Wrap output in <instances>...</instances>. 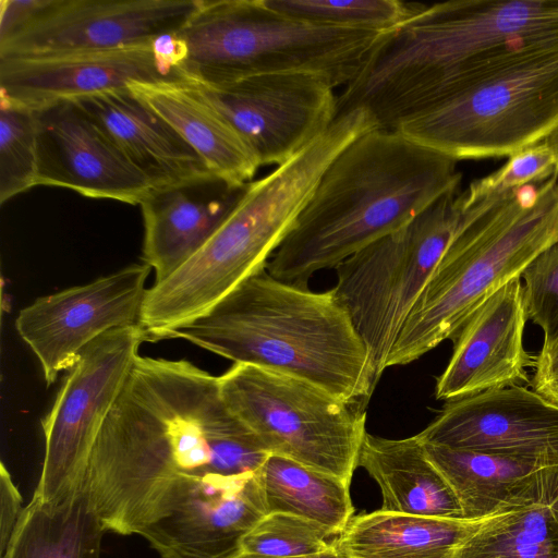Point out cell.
<instances>
[{"label": "cell", "mask_w": 558, "mask_h": 558, "mask_svg": "<svg viewBox=\"0 0 558 558\" xmlns=\"http://www.w3.org/2000/svg\"><path fill=\"white\" fill-rule=\"evenodd\" d=\"M558 54V0H450L416 10L383 33L338 96V114L365 109L380 130L446 96L499 57Z\"/></svg>", "instance_id": "obj_1"}, {"label": "cell", "mask_w": 558, "mask_h": 558, "mask_svg": "<svg viewBox=\"0 0 558 558\" xmlns=\"http://www.w3.org/2000/svg\"><path fill=\"white\" fill-rule=\"evenodd\" d=\"M457 163L396 130L362 134L325 170L267 271L307 287L316 271L336 268L456 193L462 180Z\"/></svg>", "instance_id": "obj_2"}, {"label": "cell", "mask_w": 558, "mask_h": 558, "mask_svg": "<svg viewBox=\"0 0 558 558\" xmlns=\"http://www.w3.org/2000/svg\"><path fill=\"white\" fill-rule=\"evenodd\" d=\"M233 364L305 379L367 404L378 383L366 347L332 290L315 292L253 274L210 311L172 331Z\"/></svg>", "instance_id": "obj_3"}, {"label": "cell", "mask_w": 558, "mask_h": 558, "mask_svg": "<svg viewBox=\"0 0 558 558\" xmlns=\"http://www.w3.org/2000/svg\"><path fill=\"white\" fill-rule=\"evenodd\" d=\"M372 129L373 122L362 109L340 114L311 145L248 183L204 245L169 277L147 289L140 326L148 340L167 339L266 268L331 161Z\"/></svg>", "instance_id": "obj_4"}, {"label": "cell", "mask_w": 558, "mask_h": 558, "mask_svg": "<svg viewBox=\"0 0 558 558\" xmlns=\"http://www.w3.org/2000/svg\"><path fill=\"white\" fill-rule=\"evenodd\" d=\"M459 226L413 305L386 367L453 340L471 315L558 241V172L504 196L462 205Z\"/></svg>", "instance_id": "obj_5"}, {"label": "cell", "mask_w": 558, "mask_h": 558, "mask_svg": "<svg viewBox=\"0 0 558 558\" xmlns=\"http://www.w3.org/2000/svg\"><path fill=\"white\" fill-rule=\"evenodd\" d=\"M383 33L300 22L264 0H199L175 33L185 82L219 85L282 72H305L333 88L349 84Z\"/></svg>", "instance_id": "obj_6"}, {"label": "cell", "mask_w": 558, "mask_h": 558, "mask_svg": "<svg viewBox=\"0 0 558 558\" xmlns=\"http://www.w3.org/2000/svg\"><path fill=\"white\" fill-rule=\"evenodd\" d=\"M558 128V54L498 58L396 131L456 160L509 157Z\"/></svg>", "instance_id": "obj_7"}, {"label": "cell", "mask_w": 558, "mask_h": 558, "mask_svg": "<svg viewBox=\"0 0 558 558\" xmlns=\"http://www.w3.org/2000/svg\"><path fill=\"white\" fill-rule=\"evenodd\" d=\"M222 400L269 454L350 485L366 435V405L295 376L233 364L218 376Z\"/></svg>", "instance_id": "obj_8"}, {"label": "cell", "mask_w": 558, "mask_h": 558, "mask_svg": "<svg viewBox=\"0 0 558 558\" xmlns=\"http://www.w3.org/2000/svg\"><path fill=\"white\" fill-rule=\"evenodd\" d=\"M460 216L457 192L445 195L335 268L337 283L331 290L363 340L377 380Z\"/></svg>", "instance_id": "obj_9"}, {"label": "cell", "mask_w": 558, "mask_h": 558, "mask_svg": "<svg viewBox=\"0 0 558 558\" xmlns=\"http://www.w3.org/2000/svg\"><path fill=\"white\" fill-rule=\"evenodd\" d=\"M184 475L177 468L163 427L114 402L92 449L83 482L106 532L141 535L169 514Z\"/></svg>", "instance_id": "obj_10"}, {"label": "cell", "mask_w": 558, "mask_h": 558, "mask_svg": "<svg viewBox=\"0 0 558 558\" xmlns=\"http://www.w3.org/2000/svg\"><path fill=\"white\" fill-rule=\"evenodd\" d=\"M145 341L148 337L140 325L108 331L68 371L41 422L45 458L33 497L53 499L83 480L104 421Z\"/></svg>", "instance_id": "obj_11"}, {"label": "cell", "mask_w": 558, "mask_h": 558, "mask_svg": "<svg viewBox=\"0 0 558 558\" xmlns=\"http://www.w3.org/2000/svg\"><path fill=\"white\" fill-rule=\"evenodd\" d=\"M190 84L229 121L260 166L287 162L320 137L338 116L333 87L311 73Z\"/></svg>", "instance_id": "obj_12"}, {"label": "cell", "mask_w": 558, "mask_h": 558, "mask_svg": "<svg viewBox=\"0 0 558 558\" xmlns=\"http://www.w3.org/2000/svg\"><path fill=\"white\" fill-rule=\"evenodd\" d=\"M150 271L144 263L132 264L38 298L19 312L16 331L37 357L48 386L100 336L140 325Z\"/></svg>", "instance_id": "obj_13"}, {"label": "cell", "mask_w": 558, "mask_h": 558, "mask_svg": "<svg viewBox=\"0 0 558 558\" xmlns=\"http://www.w3.org/2000/svg\"><path fill=\"white\" fill-rule=\"evenodd\" d=\"M199 0H45L0 59L124 48L178 32Z\"/></svg>", "instance_id": "obj_14"}, {"label": "cell", "mask_w": 558, "mask_h": 558, "mask_svg": "<svg viewBox=\"0 0 558 558\" xmlns=\"http://www.w3.org/2000/svg\"><path fill=\"white\" fill-rule=\"evenodd\" d=\"M423 444L558 465V405L514 386L447 401L416 434Z\"/></svg>", "instance_id": "obj_15"}, {"label": "cell", "mask_w": 558, "mask_h": 558, "mask_svg": "<svg viewBox=\"0 0 558 558\" xmlns=\"http://www.w3.org/2000/svg\"><path fill=\"white\" fill-rule=\"evenodd\" d=\"M266 514L255 472L184 475L169 514L141 535L161 558H234Z\"/></svg>", "instance_id": "obj_16"}, {"label": "cell", "mask_w": 558, "mask_h": 558, "mask_svg": "<svg viewBox=\"0 0 558 558\" xmlns=\"http://www.w3.org/2000/svg\"><path fill=\"white\" fill-rule=\"evenodd\" d=\"M184 82L154 41L118 49L0 59V97L33 110L128 87L132 82Z\"/></svg>", "instance_id": "obj_17"}, {"label": "cell", "mask_w": 558, "mask_h": 558, "mask_svg": "<svg viewBox=\"0 0 558 558\" xmlns=\"http://www.w3.org/2000/svg\"><path fill=\"white\" fill-rule=\"evenodd\" d=\"M36 113L37 185L132 205H140L150 193L147 180L73 101H60Z\"/></svg>", "instance_id": "obj_18"}, {"label": "cell", "mask_w": 558, "mask_h": 558, "mask_svg": "<svg viewBox=\"0 0 558 558\" xmlns=\"http://www.w3.org/2000/svg\"><path fill=\"white\" fill-rule=\"evenodd\" d=\"M520 278L490 295L465 322L437 378V400L452 401L500 388L531 385L535 356L523 345L526 323Z\"/></svg>", "instance_id": "obj_19"}, {"label": "cell", "mask_w": 558, "mask_h": 558, "mask_svg": "<svg viewBox=\"0 0 558 558\" xmlns=\"http://www.w3.org/2000/svg\"><path fill=\"white\" fill-rule=\"evenodd\" d=\"M246 186L209 175L150 191L140 204L144 222L142 259L154 270L155 282L169 277L204 245Z\"/></svg>", "instance_id": "obj_20"}, {"label": "cell", "mask_w": 558, "mask_h": 558, "mask_svg": "<svg viewBox=\"0 0 558 558\" xmlns=\"http://www.w3.org/2000/svg\"><path fill=\"white\" fill-rule=\"evenodd\" d=\"M70 101L102 130L151 190L215 175L178 132L129 87Z\"/></svg>", "instance_id": "obj_21"}, {"label": "cell", "mask_w": 558, "mask_h": 558, "mask_svg": "<svg viewBox=\"0 0 558 558\" xmlns=\"http://www.w3.org/2000/svg\"><path fill=\"white\" fill-rule=\"evenodd\" d=\"M129 89L169 123L210 171L245 186L260 167L229 121L187 82H132Z\"/></svg>", "instance_id": "obj_22"}, {"label": "cell", "mask_w": 558, "mask_h": 558, "mask_svg": "<svg viewBox=\"0 0 558 558\" xmlns=\"http://www.w3.org/2000/svg\"><path fill=\"white\" fill-rule=\"evenodd\" d=\"M453 558H558V465L532 472Z\"/></svg>", "instance_id": "obj_23"}, {"label": "cell", "mask_w": 558, "mask_h": 558, "mask_svg": "<svg viewBox=\"0 0 558 558\" xmlns=\"http://www.w3.org/2000/svg\"><path fill=\"white\" fill-rule=\"evenodd\" d=\"M377 483L383 511L463 519L461 507L416 435L388 439L366 433L359 457Z\"/></svg>", "instance_id": "obj_24"}, {"label": "cell", "mask_w": 558, "mask_h": 558, "mask_svg": "<svg viewBox=\"0 0 558 558\" xmlns=\"http://www.w3.org/2000/svg\"><path fill=\"white\" fill-rule=\"evenodd\" d=\"M481 522L377 510L352 517L333 547L341 558H453Z\"/></svg>", "instance_id": "obj_25"}, {"label": "cell", "mask_w": 558, "mask_h": 558, "mask_svg": "<svg viewBox=\"0 0 558 558\" xmlns=\"http://www.w3.org/2000/svg\"><path fill=\"white\" fill-rule=\"evenodd\" d=\"M105 532L82 480L53 499L33 497L1 558H100Z\"/></svg>", "instance_id": "obj_26"}, {"label": "cell", "mask_w": 558, "mask_h": 558, "mask_svg": "<svg viewBox=\"0 0 558 558\" xmlns=\"http://www.w3.org/2000/svg\"><path fill=\"white\" fill-rule=\"evenodd\" d=\"M267 513L317 522L339 535L353 517L350 485L333 475L269 454L255 471Z\"/></svg>", "instance_id": "obj_27"}, {"label": "cell", "mask_w": 558, "mask_h": 558, "mask_svg": "<svg viewBox=\"0 0 558 558\" xmlns=\"http://www.w3.org/2000/svg\"><path fill=\"white\" fill-rule=\"evenodd\" d=\"M427 458L452 489L464 520H483L498 511L542 468L483 451L423 444Z\"/></svg>", "instance_id": "obj_28"}, {"label": "cell", "mask_w": 558, "mask_h": 558, "mask_svg": "<svg viewBox=\"0 0 558 558\" xmlns=\"http://www.w3.org/2000/svg\"><path fill=\"white\" fill-rule=\"evenodd\" d=\"M290 19L337 28L387 33L408 19L420 3L399 0H264Z\"/></svg>", "instance_id": "obj_29"}, {"label": "cell", "mask_w": 558, "mask_h": 558, "mask_svg": "<svg viewBox=\"0 0 558 558\" xmlns=\"http://www.w3.org/2000/svg\"><path fill=\"white\" fill-rule=\"evenodd\" d=\"M36 110L0 97V204L37 185Z\"/></svg>", "instance_id": "obj_30"}, {"label": "cell", "mask_w": 558, "mask_h": 558, "mask_svg": "<svg viewBox=\"0 0 558 558\" xmlns=\"http://www.w3.org/2000/svg\"><path fill=\"white\" fill-rule=\"evenodd\" d=\"M336 536L326 526L289 513L271 512L263 517L244 536L241 554L276 558L310 557L333 548Z\"/></svg>", "instance_id": "obj_31"}, {"label": "cell", "mask_w": 558, "mask_h": 558, "mask_svg": "<svg viewBox=\"0 0 558 558\" xmlns=\"http://www.w3.org/2000/svg\"><path fill=\"white\" fill-rule=\"evenodd\" d=\"M557 169V156L544 141L510 155L499 169L473 181L459 196L465 204L497 198L524 185L542 183Z\"/></svg>", "instance_id": "obj_32"}, {"label": "cell", "mask_w": 558, "mask_h": 558, "mask_svg": "<svg viewBox=\"0 0 558 558\" xmlns=\"http://www.w3.org/2000/svg\"><path fill=\"white\" fill-rule=\"evenodd\" d=\"M526 318L544 332V344L558 338V241L542 251L521 274Z\"/></svg>", "instance_id": "obj_33"}, {"label": "cell", "mask_w": 558, "mask_h": 558, "mask_svg": "<svg viewBox=\"0 0 558 558\" xmlns=\"http://www.w3.org/2000/svg\"><path fill=\"white\" fill-rule=\"evenodd\" d=\"M533 390L558 405V338L550 344H543L535 355Z\"/></svg>", "instance_id": "obj_34"}, {"label": "cell", "mask_w": 558, "mask_h": 558, "mask_svg": "<svg viewBox=\"0 0 558 558\" xmlns=\"http://www.w3.org/2000/svg\"><path fill=\"white\" fill-rule=\"evenodd\" d=\"M0 544L1 554L17 524L24 508L21 494L4 464L0 466Z\"/></svg>", "instance_id": "obj_35"}, {"label": "cell", "mask_w": 558, "mask_h": 558, "mask_svg": "<svg viewBox=\"0 0 558 558\" xmlns=\"http://www.w3.org/2000/svg\"><path fill=\"white\" fill-rule=\"evenodd\" d=\"M44 3L45 0H1L0 41L24 26Z\"/></svg>", "instance_id": "obj_36"}, {"label": "cell", "mask_w": 558, "mask_h": 558, "mask_svg": "<svg viewBox=\"0 0 558 558\" xmlns=\"http://www.w3.org/2000/svg\"><path fill=\"white\" fill-rule=\"evenodd\" d=\"M234 558H276V557H268V556H259V555H247V554H240L239 556ZM299 558H341L335 547L326 553L310 556V557H299Z\"/></svg>", "instance_id": "obj_37"}, {"label": "cell", "mask_w": 558, "mask_h": 558, "mask_svg": "<svg viewBox=\"0 0 558 558\" xmlns=\"http://www.w3.org/2000/svg\"><path fill=\"white\" fill-rule=\"evenodd\" d=\"M545 141L554 149L558 160V128Z\"/></svg>", "instance_id": "obj_38"}]
</instances>
